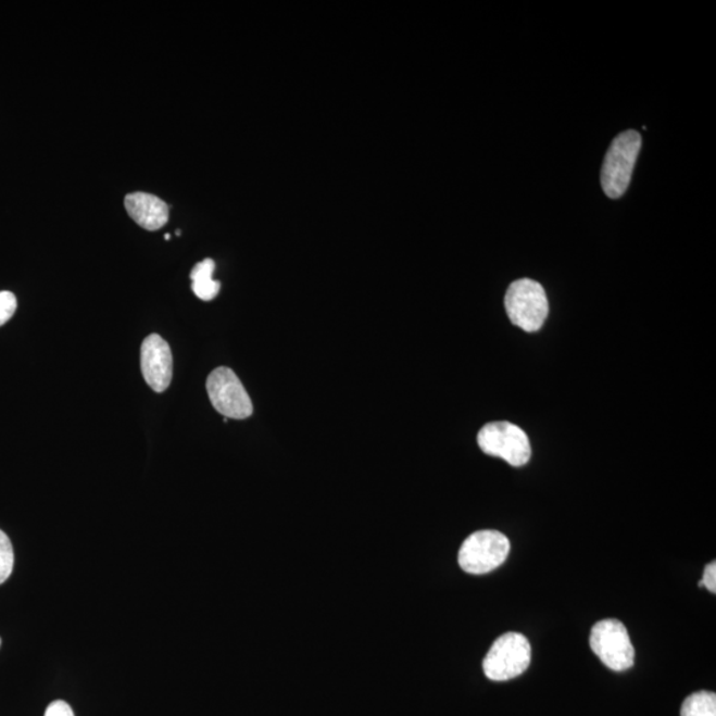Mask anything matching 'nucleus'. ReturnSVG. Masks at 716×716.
Masks as SVG:
<instances>
[{
  "label": "nucleus",
  "mask_w": 716,
  "mask_h": 716,
  "mask_svg": "<svg viewBox=\"0 0 716 716\" xmlns=\"http://www.w3.org/2000/svg\"><path fill=\"white\" fill-rule=\"evenodd\" d=\"M478 444L485 454L497 456L511 466H525L531 460V443L519 426L499 420L481 427Z\"/></svg>",
  "instance_id": "nucleus-5"
},
{
  "label": "nucleus",
  "mask_w": 716,
  "mask_h": 716,
  "mask_svg": "<svg viewBox=\"0 0 716 716\" xmlns=\"http://www.w3.org/2000/svg\"><path fill=\"white\" fill-rule=\"evenodd\" d=\"M206 388L215 411L226 419H246L254 413L249 393L230 368L221 366L210 373Z\"/></svg>",
  "instance_id": "nucleus-7"
},
{
  "label": "nucleus",
  "mask_w": 716,
  "mask_h": 716,
  "mask_svg": "<svg viewBox=\"0 0 716 716\" xmlns=\"http://www.w3.org/2000/svg\"><path fill=\"white\" fill-rule=\"evenodd\" d=\"M141 370L147 384L154 392L162 393L171 387L173 378V354L171 347L159 335H150L141 347Z\"/></svg>",
  "instance_id": "nucleus-8"
},
{
  "label": "nucleus",
  "mask_w": 716,
  "mask_h": 716,
  "mask_svg": "<svg viewBox=\"0 0 716 716\" xmlns=\"http://www.w3.org/2000/svg\"><path fill=\"white\" fill-rule=\"evenodd\" d=\"M0 645H2V640H0Z\"/></svg>",
  "instance_id": "nucleus-17"
},
{
  "label": "nucleus",
  "mask_w": 716,
  "mask_h": 716,
  "mask_svg": "<svg viewBox=\"0 0 716 716\" xmlns=\"http://www.w3.org/2000/svg\"><path fill=\"white\" fill-rule=\"evenodd\" d=\"M45 716H75L68 703L63 701L52 702L46 709Z\"/></svg>",
  "instance_id": "nucleus-15"
},
{
  "label": "nucleus",
  "mask_w": 716,
  "mask_h": 716,
  "mask_svg": "<svg viewBox=\"0 0 716 716\" xmlns=\"http://www.w3.org/2000/svg\"><path fill=\"white\" fill-rule=\"evenodd\" d=\"M589 642L593 653L611 670L625 671L635 665L633 643L628 629L618 619H604L595 624Z\"/></svg>",
  "instance_id": "nucleus-6"
},
{
  "label": "nucleus",
  "mask_w": 716,
  "mask_h": 716,
  "mask_svg": "<svg viewBox=\"0 0 716 716\" xmlns=\"http://www.w3.org/2000/svg\"><path fill=\"white\" fill-rule=\"evenodd\" d=\"M681 716H716V695L709 691H698L686 698Z\"/></svg>",
  "instance_id": "nucleus-11"
},
{
  "label": "nucleus",
  "mask_w": 716,
  "mask_h": 716,
  "mask_svg": "<svg viewBox=\"0 0 716 716\" xmlns=\"http://www.w3.org/2000/svg\"><path fill=\"white\" fill-rule=\"evenodd\" d=\"M171 238H172V237H171V234H166L165 239H166V240H171Z\"/></svg>",
  "instance_id": "nucleus-16"
},
{
  "label": "nucleus",
  "mask_w": 716,
  "mask_h": 716,
  "mask_svg": "<svg viewBox=\"0 0 716 716\" xmlns=\"http://www.w3.org/2000/svg\"><path fill=\"white\" fill-rule=\"evenodd\" d=\"M125 208L130 218L148 231H158L167 224V204L148 192H131L126 196Z\"/></svg>",
  "instance_id": "nucleus-9"
},
{
  "label": "nucleus",
  "mask_w": 716,
  "mask_h": 716,
  "mask_svg": "<svg viewBox=\"0 0 716 716\" xmlns=\"http://www.w3.org/2000/svg\"><path fill=\"white\" fill-rule=\"evenodd\" d=\"M511 544L505 535L493 529L474 532L460 550V567L470 575H486L501 567L510 555Z\"/></svg>",
  "instance_id": "nucleus-4"
},
{
  "label": "nucleus",
  "mask_w": 716,
  "mask_h": 716,
  "mask_svg": "<svg viewBox=\"0 0 716 716\" xmlns=\"http://www.w3.org/2000/svg\"><path fill=\"white\" fill-rule=\"evenodd\" d=\"M531 643L520 633H505L498 638L483 660L486 677L495 682L522 676L531 665Z\"/></svg>",
  "instance_id": "nucleus-3"
},
{
  "label": "nucleus",
  "mask_w": 716,
  "mask_h": 716,
  "mask_svg": "<svg viewBox=\"0 0 716 716\" xmlns=\"http://www.w3.org/2000/svg\"><path fill=\"white\" fill-rule=\"evenodd\" d=\"M17 309V300L10 291L0 292V327L14 316Z\"/></svg>",
  "instance_id": "nucleus-13"
},
{
  "label": "nucleus",
  "mask_w": 716,
  "mask_h": 716,
  "mask_svg": "<svg viewBox=\"0 0 716 716\" xmlns=\"http://www.w3.org/2000/svg\"><path fill=\"white\" fill-rule=\"evenodd\" d=\"M504 305L511 323L526 332H538L550 311L543 286L531 279L514 281L505 293Z\"/></svg>",
  "instance_id": "nucleus-2"
},
{
  "label": "nucleus",
  "mask_w": 716,
  "mask_h": 716,
  "mask_svg": "<svg viewBox=\"0 0 716 716\" xmlns=\"http://www.w3.org/2000/svg\"><path fill=\"white\" fill-rule=\"evenodd\" d=\"M700 588H706L709 592H716V563H709L706 565L705 574H703V579L698 583Z\"/></svg>",
  "instance_id": "nucleus-14"
},
{
  "label": "nucleus",
  "mask_w": 716,
  "mask_h": 716,
  "mask_svg": "<svg viewBox=\"0 0 716 716\" xmlns=\"http://www.w3.org/2000/svg\"><path fill=\"white\" fill-rule=\"evenodd\" d=\"M214 271L215 262L213 259H204L191 271L192 292L203 302H212L221 291V282L213 279Z\"/></svg>",
  "instance_id": "nucleus-10"
},
{
  "label": "nucleus",
  "mask_w": 716,
  "mask_h": 716,
  "mask_svg": "<svg viewBox=\"0 0 716 716\" xmlns=\"http://www.w3.org/2000/svg\"><path fill=\"white\" fill-rule=\"evenodd\" d=\"M641 143L642 138L638 131L627 130L618 135L607 149L601 171V186L612 200L621 198L628 190Z\"/></svg>",
  "instance_id": "nucleus-1"
},
{
  "label": "nucleus",
  "mask_w": 716,
  "mask_h": 716,
  "mask_svg": "<svg viewBox=\"0 0 716 716\" xmlns=\"http://www.w3.org/2000/svg\"><path fill=\"white\" fill-rule=\"evenodd\" d=\"M12 569H14V549L8 535L0 529V583L9 580Z\"/></svg>",
  "instance_id": "nucleus-12"
}]
</instances>
